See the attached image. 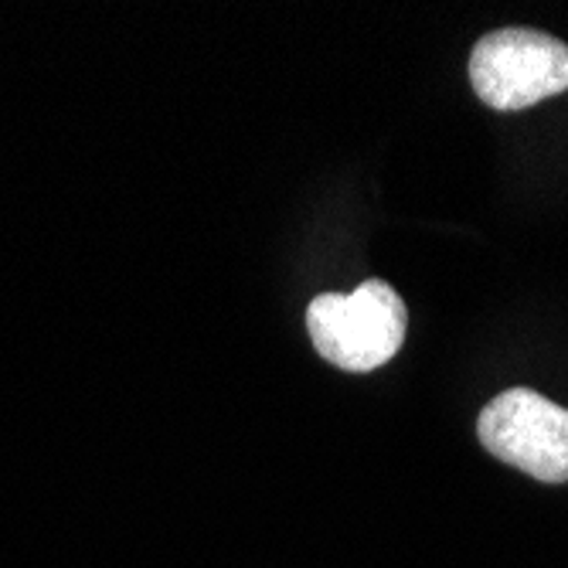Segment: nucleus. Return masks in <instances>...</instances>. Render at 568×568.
I'll return each mask as SVG.
<instances>
[{"mask_svg":"<svg viewBox=\"0 0 568 568\" xmlns=\"http://www.w3.org/2000/svg\"><path fill=\"white\" fill-rule=\"evenodd\" d=\"M310 341L341 372H375L402 351L408 310L402 296L368 280L354 293H324L306 306Z\"/></svg>","mask_w":568,"mask_h":568,"instance_id":"1","label":"nucleus"},{"mask_svg":"<svg viewBox=\"0 0 568 568\" xmlns=\"http://www.w3.org/2000/svg\"><path fill=\"white\" fill-rule=\"evenodd\" d=\"M470 82L490 110H528L568 89V44L531 28L490 31L470 51Z\"/></svg>","mask_w":568,"mask_h":568,"instance_id":"2","label":"nucleus"},{"mask_svg":"<svg viewBox=\"0 0 568 568\" xmlns=\"http://www.w3.org/2000/svg\"><path fill=\"white\" fill-rule=\"evenodd\" d=\"M477 436L490 456L545 484H568V408L531 388H507L480 412Z\"/></svg>","mask_w":568,"mask_h":568,"instance_id":"3","label":"nucleus"}]
</instances>
